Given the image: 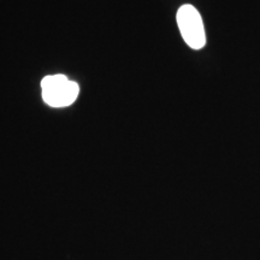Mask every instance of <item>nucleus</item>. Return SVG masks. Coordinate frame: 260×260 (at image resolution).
<instances>
[{"label": "nucleus", "mask_w": 260, "mask_h": 260, "mask_svg": "<svg viewBox=\"0 0 260 260\" xmlns=\"http://www.w3.org/2000/svg\"><path fill=\"white\" fill-rule=\"evenodd\" d=\"M42 99L52 107L70 106L79 95V84L64 75H50L41 81Z\"/></svg>", "instance_id": "nucleus-1"}, {"label": "nucleus", "mask_w": 260, "mask_h": 260, "mask_svg": "<svg viewBox=\"0 0 260 260\" xmlns=\"http://www.w3.org/2000/svg\"><path fill=\"white\" fill-rule=\"evenodd\" d=\"M177 24L182 38L193 50H200L206 44L203 18L193 5H182L177 11Z\"/></svg>", "instance_id": "nucleus-2"}]
</instances>
